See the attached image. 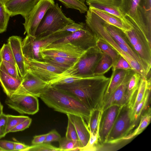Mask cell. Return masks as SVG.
<instances>
[{"instance_id": "cell-8", "label": "cell", "mask_w": 151, "mask_h": 151, "mask_svg": "<svg viewBox=\"0 0 151 151\" xmlns=\"http://www.w3.org/2000/svg\"><path fill=\"white\" fill-rule=\"evenodd\" d=\"M26 70L47 82L58 78L66 70L42 60H28L24 58Z\"/></svg>"}, {"instance_id": "cell-10", "label": "cell", "mask_w": 151, "mask_h": 151, "mask_svg": "<svg viewBox=\"0 0 151 151\" xmlns=\"http://www.w3.org/2000/svg\"><path fill=\"white\" fill-rule=\"evenodd\" d=\"M55 4L54 0H39L28 14L24 18L23 24L25 33L35 36L41 20L47 10Z\"/></svg>"}, {"instance_id": "cell-53", "label": "cell", "mask_w": 151, "mask_h": 151, "mask_svg": "<svg viewBox=\"0 0 151 151\" xmlns=\"http://www.w3.org/2000/svg\"><path fill=\"white\" fill-rule=\"evenodd\" d=\"M2 0L3 2H4L6 1L7 0Z\"/></svg>"}, {"instance_id": "cell-39", "label": "cell", "mask_w": 151, "mask_h": 151, "mask_svg": "<svg viewBox=\"0 0 151 151\" xmlns=\"http://www.w3.org/2000/svg\"><path fill=\"white\" fill-rule=\"evenodd\" d=\"M150 89L148 90L143 99L137 105L133 111L134 118L137 123L142 112L146 106L150 95Z\"/></svg>"}, {"instance_id": "cell-30", "label": "cell", "mask_w": 151, "mask_h": 151, "mask_svg": "<svg viewBox=\"0 0 151 151\" xmlns=\"http://www.w3.org/2000/svg\"><path fill=\"white\" fill-rule=\"evenodd\" d=\"M140 0H123V8L125 17L128 21L135 17Z\"/></svg>"}, {"instance_id": "cell-44", "label": "cell", "mask_w": 151, "mask_h": 151, "mask_svg": "<svg viewBox=\"0 0 151 151\" xmlns=\"http://www.w3.org/2000/svg\"><path fill=\"white\" fill-rule=\"evenodd\" d=\"M7 115L4 113L0 116V139L4 137L7 134Z\"/></svg>"}, {"instance_id": "cell-38", "label": "cell", "mask_w": 151, "mask_h": 151, "mask_svg": "<svg viewBox=\"0 0 151 151\" xmlns=\"http://www.w3.org/2000/svg\"><path fill=\"white\" fill-rule=\"evenodd\" d=\"M25 151H61L59 147H55L49 143H43L41 144L29 146Z\"/></svg>"}, {"instance_id": "cell-11", "label": "cell", "mask_w": 151, "mask_h": 151, "mask_svg": "<svg viewBox=\"0 0 151 151\" xmlns=\"http://www.w3.org/2000/svg\"><path fill=\"white\" fill-rule=\"evenodd\" d=\"M97 37L86 24L82 30L71 32L53 43H70L85 50L96 46Z\"/></svg>"}, {"instance_id": "cell-24", "label": "cell", "mask_w": 151, "mask_h": 151, "mask_svg": "<svg viewBox=\"0 0 151 151\" xmlns=\"http://www.w3.org/2000/svg\"><path fill=\"white\" fill-rule=\"evenodd\" d=\"M151 89V77H141L138 89L132 105L133 112L137 105L144 99L147 91Z\"/></svg>"}, {"instance_id": "cell-52", "label": "cell", "mask_w": 151, "mask_h": 151, "mask_svg": "<svg viewBox=\"0 0 151 151\" xmlns=\"http://www.w3.org/2000/svg\"><path fill=\"white\" fill-rule=\"evenodd\" d=\"M0 151H5V150L3 149L0 147Z\"/></svg>"}, {"instance_id": "cell-34", "label": "cell", "mask_w": 151, "mask_h": 151, "mask_svg": "<svg viewBox=\"0 0 151 151\" xmlns=\"http://www.w3.org/2000/svg\"><path fill=\"white\" fill-rule=\"evenodd\" d=\"M1 60L6 61L17 66L12 50L8 43L4 44L0 49Z\"/></svg>"}, {"instance_id": "cell-7", "label": "cell", "mask_w": 151, "mask_h": 151, "mask_svg": "<svg viewBox=\"0 0 151 151\" xmlns=\"http://www.w3.org/2000/svg\"><path fill=\"white\" fill-rule=\"evenodd\" d=\"M136 123L131 104L127 103L122 106L106 143L114 144L121 141L135 127Z\"/></svg>"}, {"instance_id": "cell-5", "label": "cell", "mask_w": 151, "mask_h": 151, "mask_svg": "<svg viewBox=\"0 0 151 151\" xmlns=\"http://www.w3.org/2000/svg\"><path fill=\"white\" fill-rule=\"evenodd\" d=\"M103 52L96 46L87 50L70 68L60 75L59 79L67 76L87 77L93 76L94 70Z\"/></svg>"}, {"instance_id": "cell-37", "label": "cell", "mask_w": 151, "mask_h": 151, "mask_svg": "<svg viewBox=\"0 0 151 151\" xmlns=\"http://www.w3.org/2000/svg\"><path fill=\"white\" fill-rule=\"evenodd\" d=\"M99 127L97 131L95 134L90 132V137L89 141L86 146L79 148V151H96L97 150L99 141Z\"/></svg>"}, {"instance_id": "cell-1", "label": "cell", "mask_w": 151, "mask_h": 151, "mask_svg": "<svg viewBox=\"0 0 151 151\" xmlns=\"http://www.w3.org/2000/svg\"><path fill=\"white\" fill-rule=\"evenodd\" d=\"M110 80V77L104 75L94 76L70 84L52 86L75 97L91 111L101 109L104 96Z\"/></svg>"}, {"instance_id": "cell-6", "label": "cell", "mask_w": 151, "mask_h": 151, "mask_svg": "<svg viewBox=\"0 0 151 151\" xmlns=\"http://www.w3.org/2000/svg\"><path fill=\"white\" fill-rule=\"evenodd\" d=\"M70 33L66 31L56 32L41 38L27 35L22 41V50L24 57L28 60L43 61L41 51L50 45L63 38Z\"/></svg>"}, {"instance_id": "cell-41", "label": "cell", "mask_w": 151, "mask_h": 151, "mask_svg": "<svg viewBox=\"0 0 151 151\" xmlns=\"http://www.w3.org/2000/svg\"><path fill=\"white\" fill-rule=\"evenodd\" d=\"M68 126L65 137L69 139L79 141L76 128L69 118L68 117Z\"/></svg>"}, {"instance_id": "cell-46", "label": "cell", "mask_w": 151, "mask_h": 151, "mask_svg": "<svg viewBox=\"0 0 151 151\" xmlns=\"http://www.w3.org/2000/svg\"><path fill=\"white\" fill-rule=\"evenodd\" d=\"M32 121V119L29 117L12 129L10 131V132H16L24 130L29 127Z\"/></svg>"}, {"instance_id": "cell-50", "label": "cell", "mask_w": 151, "mask_h": 151, "mask_svg": "<svg viewBox=\"0 0 151 151\" xmlns=\"http://www.w3.org/2000/svg\"><path fill=\"white\" fill-rule=\"evenodd\" d=\"M3 106L0 101V116L3 114Z\"/></svg>"}, {"instance_id": "cell-43", "label": "cell", "mask_w": 151, "mask_h": 151, "mask_svg": "<svg viewBox=\"0 0 151 151\" xmlns=\"http://www.w3.org/2000/svg\"><path fill=\"white\" fill-rule=\"evenodd\" d=\"M129 69H133L127 61L123 57L120 56L114 68L112 69V70H127Z\"/></svg>"}, {"instance_id": "cell-13", "label": "cell", "mask_w": 151, "mask_h": 151, "mask_svg": "<svg viewBox=\"0 0 151 151\" xmlns=\"http://www.w3.org/2000/svg\"><path fill=\"white\" fill-rule=\"evenodd\" d=\"M48 86L47 82L26 70L20 86L14 93L28 94L39 97Z\"/></svg>"}, {"instance_id": "cell-3", "label": "cell", "mask_w": 151, "mask_h": 151, "mask_svg": "<svg viewBox=\"0 0 151 151\" xmlns=\"http://www.w3.org/2000/svg\"><path fill=\"white\" fill-rule=\"evenodd\" d=\"M86 13V23L97 37L104 40L125 59L133 69L139 73L141 77H147V75L139 64L123 51L109 35L104 26L102 19L89 9Z\"/></svg>"}, {"instance_id": "cell-40", "label": "cell", "mask_w": 151, "mask_h": 151, "mask_svg": "<svg viewBox=\"0 0 151 151\" xmlns=\"http://www.w3.org/2000/svg\"><path fill=\"white\" fill-rule=\"evenodd\" d=\"M7 73L10 76L18 79H22L20 76L17 66L6 61L0 60Z\"/></svg>"}, {"instance_id": "cell-26", "label": "cell", "mask_w": 151, "mask_h": 151, "mask_svg": "<svg viewBox=\"0 0 151 151\" xmlns=\"http://www.w3.org/2000/svg\"><path fill=\"white\" fill-rule=\"evenodd\" d=\"M151 119V109L150 108L141 115L139 124L137 128L132 132L122 138L121 141L130 139L140 134L149 124Z\"/></svg>"}, {"instance_id": "cell-49", "label": "cell", "mask_w": 151, "mask_h": 151, "mask_svg": "<svg viewBox=\"0 0 151 151\" xmlns=\"http://www.w3.org/2000/svg\"><path fill=\"white\" fill-rule=\"evenodd\" d=\"M29 146L19 142H14V151H25Z\"/></svg>"}, {"instance_id": "cell-28", "label": "cell", "mask_w": 151, "mask_h": 151, "mask_svg": "<svg viewBox=\"0 0 151 151\" xmlns=\"http://www.w3.org/2000/svg\"><path fill=\"white\" fill-rule=\"evenodd\" d=\"M96 45L103 52L107 54L111 58L113 62L112 69L114 68L121 55L104 40L98 37Z\"/></svg>"}, {"instance_id": "cell-20", "label": "cell", "mask_w": 151, "mask_h": 151, "mask_svg": "<svg viewBox=\"0 0 151 151\" xmlns=\"http://www.w3.org/2000/svg\"><path fill=\"white\" fill-rule=\"evenodd\" d=\"M66 115L76 128L80 145V148L85 147L89 141L90 132L84 119L79 116L69 114Z\"/></svg>"}, {"instance_id": "cell-31", "label": "cell", "mask_w": 151, "mask_h": 151, "mask_svg": "<svg viewBox=\"0 0 151 151\" xmlns=\"http://www.w3.org/2000/svg\"><path fill=\"white\" fill-rule=\"evenodd\" d=\"M102 111L101 109H95L91 111L88 121V127L90 132L95 134L99 126Z\"/></svg>"}, {"instance_id": "cell-35", "label": "cell", "mask_w": 151, "mask_h": 151, "mask_svg": "<svg viewBox=\"0 0 151 151\" xmlns=\"http://www.w3.org/2000/svg\"><path fill=\"white\" fill-rule=\"evenodd\" d=\"M7 134L9 133L12 129L29 117L27 116H14L10 114H7Z\"/></svg>"}, {"instance_id": "cell-33", "label": "cell", "mask_w": 151, "mask_h": 151, "mask_svg": "<svg viewBox=\"0 0 151 151\" xmlns=\"http://www.w3.org/2000/svg\"><path fill=\"white\" fill-rule=\"evenodd\" d=\"M67 8H71L78 10L81 14L85 13L88 8L85 4L78 0H58Z\"/></svg>"}, {"instance_id": "cell-12", "label": "cell", "mask_w": 151, "mask_h": 151, "mask_svg": "<svg viewBox=\"0 0 151 151\" xmlns=\"http://www.w3.org/2000/svg\"><path fill=\"white\" fill-rule=\"evenodd\" d=\"M123 0H86L89 6L105 11L120 19L127 29L132 26L125 18L122 9Z\"/></svg>"}, {"instance_id": "cell-48", "label": "cell", "mask_w": 151, "mask_h": 151, "mask_svg": "<svg viewBox=\"0 0 151 151\" xmlns=\"http://www.w3.org/2000/svg\"><path fill=\"white\" fill-rule=\"evenodd\" d=\"M47 135L46 134L36 135L33 137L32 141V145L41 144L44 142Z\"/></svg>"}, {"instance_id": "cell-51", "label": "cell", "mask_w": 151, "mask_h": 151, "mask_svg": "<svg viewBox=\"0 0 151 151\" xmlns=\"http://www.w3.org/2000/svg\"><path fill=\"white\" fill-rule=\"evenodd\" d=\"M81 2L83 3H85V2L86 0H78Z\"/></svg>"}, {"instance_id": "cell-2", "label": "cell", "mask_w": 151, "mask_h": 151, "mask_svg": "<svg viewBox=\"0 0 151 151\" xmlns=\"http://www.w3.org/2000/svg\"><path fill=\"white\" fill-rule=\"evenodd\" d=\"M39 97L55 111L81 116L88 122L91 111L78 100L56 87L48 85Z\"/></svg>"}, {"instance_id": "cell-16", "label": "cell", "mask_w": 151, "mask_h": 151, "mask_svg": "<svg viewBox=\"0 0 151 151\" xmlns=\"http://www.w3.org/2000/svg\"><path fill=\"white\" fill-rule=\"evenodd\" d=\"M135 72L133 69L128 70L122 83L103 104L101 108L102 111L111 106H122L127 103L126 96L127 87L130 78Z\"/></svg>"}, {"instance_id": "cell-15", "label": "cell", "mask_w": 151, "mask_h": 151, "mask_svg": "<svg viewBox=\"0 0 151 151\" xmlns=\"http://www.w3.org/2000/svg\"><path fill=\"white\" fill-rule=\"evenodd\" d=\"M121 106L112 105L102 111L99 131V141L101 144L106 143Z\"/></svg>"}, {"instance_id": "cell-47", "label": "cell", "mask_w": 151, "mask_h": 151, "mask_svg": "<svg viewBox=\"0 0 151 151\" xmlns=\"http://www.w3.org/2000/svg\"><path fill=\"white\" fill-rule=\"evenodd\" d=\"M14 142L0 140V147L6 151H14Z\"/></svg>"}, {"instance_id": "cell-22", "label": "cell", "mask_w": 151, "mask_h": 151, "mask_svg": "<svg viewBox=\"0 0 151 151\" xmlns=\"http://www.w3.org/2000/svg\"><path fill=\"white\" fill-rule=\"evenodd\" d=\"M88 9L106 23L118 28L123 32L126 30V25L117 17L107 12L94 7L89 6Z\"/></svg>"}, {"instance_id": "cell-9", "label": "cell", "mask_w": 151, "mask_h": 151, "mask_svg": "<svg viewBox=\"0 0 151 151\" xmlns=\"http://www.w3.org/2000/svg\"><path fill=\"white\" fill-rule=\"evenodd\" d=\"M5 103L9 108L22 114L33 115L39 110L38 97L31 95L14 93L7 96Z\"/></svg>"}, {"instance_id": "cell-4", "label": "cell", "mask_w": 151, "mask_h": 151, "mask_svg": "<svg viewBox=\"0 0 151 151\" xmlns=\"http://www.w3.org/2000/svg\"><path fill=\"white\" fill-rule=\"evenodd\" d=\"M74 22L65 15L61 6L60 7L56 3L50 7L45 13L38 25L35 37L37 38L45 37Z\"/></svg>"}, {"instance_id": "cell-36", "label": "cell", "mask_w": 151, "mask_h": 151, "mask_svg": "<svg viewBox=\"0 0 151 151\" xmlns=\"http://www.w3.org/2000/svg\"><path fill=\"white\" fill-rule=\"evenodd\" d=\"M10 17L6 9L4 2L0 0V33L6 31Z\"/></svg>"}, {"instance_id": "cell-45", "label": "cell", "mask_w": 151, "mask_h": 151, "mask_svg": "<svg viewBox=\"0 0 151 151\" xmlns=\"http://www.w3.org/2000/svg\"><path fill=\"white\" fill-rule=\"evenodd\" d=\"M61 138L60 134L56 130L53 129L47 134L44 143H50L55 141H58Z\"/></svg>"}, {"instance_id": "cell-19", "label": "cell", "mask_w": 151, "mask_h": 151, "mask_svg": "<svg viewBox=\"0 0 151 151\" xmlns=\"http://www.w3.org/2000/svg\"><path fill=\"white\" fill-rule=\"evenodd\" d=\"M22 80L9 75L0 62V85L7 96H10L16 92L20 86Z\"/></svg>"}, {"instance_id": "cell-17", "label": "cell", "mask_w": 151, "mask_h": 151, "mask_svg": "<svg viewBox=\"0 0 151 151\" xmlns=\"http://www.w3.org/2000/svg\"><path fill=\"white\" fill-rule=\"evenodd\" d=\"M39 0H7L4 2L6 11L10 17L20 14L24 18Z\"/></svg>"}, {"instance_id": "cell-29", "label": "cell", "mask_w": 151, "mask_h": 151, "mask_svg": "<svg viewBox=\"0 0 151 151\" xmlns=\"http://www.w3.org/2000/svg\"><path fill=\"white\" fill-rule=\"evenodd\" d=\"M112 63L111 58L103 52L102 57L94 70L93 76L104 75L112 67Z\"/></svg>"}, {"instance_id": "cell-23", "label": "cell", "mask_w": 151, "mask_h": 151, "mask_svg": "<svg viewBox=\"0 0 151 151\" xmlns=\"http://www.w3.org/2000/svg\"><path fill=\"white\" fill-rule=\"evenodd\" d=\"M41 55L43 61L64 68L66 70L73 66L79 58L43 55Z\"/></svg>"}, {"instance_id": "cell-14", "label": "cell", "mask_w": 151, "mask_h": 151, "mask_svg": "<svg viewBox=\"0 0 151 151\" xmlns=\"http://www.w3.org/2000/svg\"><path fill=\"white\" fill-rule=\"evenodd\" d=\"M86 51L70 43H52L40 53L45 55L79 58Z\"/></svg>"}, {"instance_id": "cell-21", "label": "cell", "mask_w": 151, "mask_h": 151, "mask_svg": "<svg viewBox=\"0 0 151 151\" xmlns=\"http://www.w3.org/2000/svg\"><path fill=\"white\" fill-rule=\"evenodd\" d=\"M112 70V75L110 77V81L104 96L103 104L122 83L128 70Z\"/></svg>"}, {"instance_id": "cell-18", "label": "cell", "mask_w": 151, "mask_h": 151, "mask_svg": "<svg viewBox=\"0 0 151 151\" xmlns=\"http://www.w3.org/2000/svg\"><path fill=\"white\" fill-rule=\"evenodd\" d=\"M22 39L17 36H12L7 40L18 68L19 74L22 78L26 72V67L22 48Z\"/></svg>"}, {"instance_id": "cell-27", "label": "cell", "mask_w": 151, "mask_h": 151, "mask_svg": "<svg viewBox=\"0 0 151 151\" xmlns=\"http://www.w3.org/2000/svg\"><path fill=\"white\" fill-rule=\"evenodd\" d=\"M103 21V24L105 29L115 41L126 45L129 49L133 50L125 34L122 30Z\"/></svg>"}, {"instance_id": "cell-32", "label": "cell", "mask_w": 151, "mask_h": 151, "mask_svg": "<svg viewBox=\"0 0 151 151\" xmlns=\"http://www.w3.org/2000/svg\"><path fill=\"white\" fill-rule=\"evenodd\" d=\"M58 142L59 147L61 151H79V148L81 147L78 140L69 139L65 137H61Z\"/></svg>"}, {"instance_id": "cell-42", "label": "cell", "mask_w": 151, "mask_h": 151, "mask_svg": "<svg viewBox=\"0 0 151 151\" xmlns=\"http://www.w3.org/2000/svg\"><path fill=\"white\" fill-rule=\"evenodd\" d=\"M86 25V23L75 22L68 24L57 32H73L83 29Z\"/></svg>"}, {"instance_id": "cell-25", "label": "cell", "mask_w": 151, "mask_h": 151, "mask_svg": "<svg viewBox=\"0 0 151 151\" xmlns=\"http://www.w3.org/2000/svg\"><path fill=\"white\" fill-rule=\"evenodd\" d=\"M141 77L138 73L135 72L129 81L126 91L127 103L132 105L134 98L138 89Z\"/></svg>"}]
</instances>
